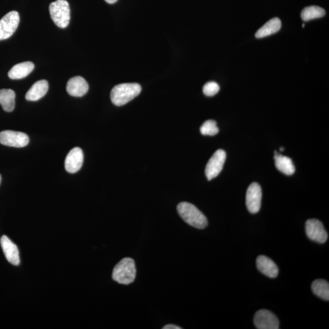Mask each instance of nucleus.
Instances as JSON below:
<instances>
[{
	"instance_id": "f257e3e1",
	"label": "nucleus",
	"mask_w": 329,
	"mask_h": 329,
	"mask_svg": "<svg viewBox=\"0 0 329 329\" xmlns=\"http://www.w3.org/2000/svg\"><path fill=\"white\" fill-rule=\"evenodd\" d=\"M177 210L182 219L193 227L202 229L208 224L206 216L192 204L180 203L177 206Z\"/></svg>"
},
{
	"instance_id": "f03ea898",
	"label": "nucleus",
	"mask_w": 329,
	"mask_h": 329,
	"mask_svg": "<svg viewBox=\"0 0 329 329\" xmlns=\"http://www.w3.org/2000/svg\"><path fill=\"white\" fill-rule=\"evenodd\" d=\"M142 87L137 83H124L113 87L110 93V99L113 105L121 106L131 102L140 94Z\"/></svg>"
},
{
	"instance_id": "7ed1b4c3",
	"label": "nucleus",
	"mask_w": 329,
	"mask_h": 329,
	"mask_svg": "<svg viewBox=\"0 0 329 329\" xmlns=\"http://www.w3.org/2000/svg\"><path fill=\"white\" fill-rule=\"evenodd\" d=\"M136 277V269L133 259L124 258L116 265L112 272V278L120 284L128 285L134 282Z\"/></svg>"
},
{
	"instance_id": "20e7f679",
	"label": "nucleus",
	"mask_w": 329,
	"mask_h": 329,
	"mask_svg": "<svg viewBox=\"0 0 329 329\" xmlns=\"http://www.w3.org/2000/svg\"><path fill=\"white\" fill-rule=\"evenodd\" d=\"M50 15L58 27H67L70 20V5L66 0H57L50 5Z\"/></svg>"
},
{
	"instance_id": "39448f33",
	"label": "nucleus",
	"mask_w": 329,
	"mask_h": 329,
	"mask_svg": "<svg viewBox=\"0 0 329 329\" xmlns=\"http://www.w3.org/2000/svg\"><path fill=\"white\" fill-rule=\"evenodd\" d=\"M20 22L18 12L13 10L0 20V41L9 39L17 30Z\"/></svg>"
},
{
	"instance_id": "423d86ee",
	"label": "nucleus",
	"mask_w": 329,
	"mask_h": 329,
	"mask_svg": "<svg viewBox=\"0 0 329 329\" xmlns=\"http://www.w3.org/2000/svg\"><path fill=\"white\" fill-rule=\"evenodd\" d=\"M226 153L222 150H219L214 154L207 164L205 172L207 178L211 180L219 176L223 168Z\"/></svg>"
},
{
	"instance_id": "0eeeda50",
	"label": "nucleus",
	"mask_w": 329,
	"mask_h": 329,
	"mask_svg": "<svg viewBox=\"0 0 329 329\" xmlns=\"http://www.w3.org/2000/svg\"><path fill=\"white\" fill-rule=\"evenodd\" d=\"M0 143L7 147L23 148L28 145L29 137L23 132L7 130L0 132Z\"/></svg>"
},
{
	"instance_id": "6e6552de",
	"label": "nucleus",
	"mask_w": 329,
	"mask_h": 329,
	"mask_svg": "<svg viewBox=\"0 0 329 329\" xmlns=\"http://www.w3.org/2000/svg\"><path fill=\"white\" fill-rule=\"evenodd\" d=\"M262 192L261 187L256 182L249 185L247 190L246 204L248 211L257 214L261 208Z\"/></svg>"
},
{
	"instance_id": "1a4fd4ad",
	"label": "nucleus",
	"mask_w": 329,
	"mask_h": 329,
	"mask_svg": "<svg viewBox=\"0 0 329 329\" xmlns=\"http://www.w3.org/2000/svg\"><path fill=\"white\" fill-rule=\"evenodd\" d=\"M306 231L307 237L316 242L325 243L328 240V232L322 222L318 219L308 220L306 224Z\"/></svg>"
},
{
	"instance_id": "9d476101",
	"label": "nucleus",
	"mask_w": 329,
	"mask_h": 329,
	"mask_svg": "<svg viewBox=\"0 0 329 329\" xmlns=\"http://www.w3.org/2000/svg\"><path fill=\"white\" fill-rule=\"evenodd\" d=\"M254 323L259 329H279V322L274 314L267 310H261L254 316Z\"/></svg>"
},
{
	"instance_id": "9b49d317",
	"label": "nucleus",
	"mask_w": 329,
	"mask_h": 329,
	"mask_svg": "<svg viewBox=\"0 0 329 329\" xmlns=\"http://www.w3.org/2000/svg\"><path fill=\"white\" fill-rule=\"evenodd\" d=\"M2 251L7 261L15 266L20 264L19 251L17 246L6 235H3L0 239Z\"/></svg>"
},
{
	"instance_id": "f8f14e48",
	"label": "nucleus",
	"mask_w": 329,
	"mask_h": 329,
	"mask_svg": "<svg viewBox=\"0 0 329 329\" xmlns=\"http://www.w3.org/2000/svg\"><path fill=\"white\" fill-rule=\"evenodd\" d=\"M84 161V154L81 148H75L70 150L65 161L66 171L75 173L81 168Z\"/></svg>"
},
{
	"instance_id": "ddd939ff",
	"label": "nucleus",
	"mask_w": 329,
	"mask_h": 329,
	"mask_svg": "<svg viewBox=\"0 0 329 329\" xmlns=\"http://www.w3.org/2000/svg\"><path fill=\"white\" fill-rule=\"evenodd\" d=\"M89 90V84L81 76H75L69 79L67 84V91L71 96L81 97Z\"/></svg>"
},
{
	"instance_id": "4468645a",
	"label": "nucleus",
	"mask_w": 329,
	"mask_h": 329,
	"mask_svg": "<svg viewBox=\"0 0 329 329\" xmlns=\"http://www.w3.org/2000/svg\"><path fill=\"white\" fill-rule=\"evenodd\" d=\"M257 267L263 274L270 278H275L278 274V269L272 259L265 256L257 257Z\"/></svg>"
},
{
	"instance_id": "2eb2a0df",
	"label": "nucleus",
	"mask_w": 329,
	"mask_h": 329,
	"mask_svg": "<svg viewBox=\"0 0 329 329\" xmlns=\"http://www.w3.org/2000/svg\"><path fill=\"white\" fill-rule=\"evenodd\" d=\"M49 90V83L46 80H40L34 83L26 94V99L36 102L43 98Z\"/></svg>"
},
{
	"instance_id": "dca6fc26",
	"label": "nucleus",
	"mask_w": 329,
	"mask_h": 329,
	"mask_svg": "<svg viewBox=\"0 0 329 329\" xmlns=\"http://www.w3.org/2000/svg\"><path fill=\"white\" fill-rule=\"evenodd\" d=\"M34 68L31 62H24L14 66L8 73V76L11 79H21L30 75Z\"/></svg>"
},
{
	"instance_id": "f3484780",
	"label": "nucleus",
	"mask_w": 329,
	"mask_h": 329,
	"mask_svg": "<svg viewBox=\"0 0 329 329\" xmlns=\"http://www.w3.org/2000/svg\"><path fill=\"white\" fill-rule=\"evenodd\" d=\"M274 158L275 166L278 171L286 175H292L295 172V167L290 158L280 155L277 151L274 152Z\"/></svg>"
},
{
	"instance_id": "a211bd4d",
	"label": "nucleus",
	"mask_w": 329,
	"mask_h": 329,
	"mask_svg": "<svg viewBox=\"0 0 329 329\" xmlns=\"http://www.w3.org/2000/svg\"><path fill=\"white\" fill-rule=\"evenodd\" d=\"M281 26H282V23L279 18H273L257 31L256 37L257 38L261 39L272 35L273 34L277 33L280 30Z\"/></svg>"
},
{
	"instance_id": "6ab92c4d",
	"label": "nucleus",
	"mask_w": 329,
	"mask_h": 329,
	"mask_svg": "<svg viewBox=\"0 0 329 329\" xmlns=\"http://www.w3.org/2000/svg\"><path fill=\"white\" fill-rule=\"evenodd\" d=\"M0 105L7 112L14 110L15 106V94L11 89L0 90Z\"/></svg>"
},
{
	"instance_id": "aec40b11",
	"label": "nucleus",
	"mask_w": 329,
	"mask_h": 329,
	"mask_svg": "<svg viewBox=\"0 0 329 329\" xmlns=\"http://www.w3.org/2000/svg\"><path fill=\"white\" fill-rule=\"evenodd\" d=\"M312 290L315 295L325 301L329 300V284L325 280L317 279L313 282Z\"/></svg>"
},
{
	"instance_id": "412c9836",
	"label": "nucleus",
	"mask_w": 329,
	"mask_h": 329,
	"mask_svg": "<svg viewBox=\"0 0 329 329\" xmlns=\"http://www.w3.org/2000/svg\"><path fill=\"white\" fill-rule=\"evenodd\" d=\"M326 14V10L323 8L311 6L305 7L301 12V18L304 22L324 17Z\"/></svg>"
},
{
	"instance_id": "4be33fe9",
	"label": "nucleus",
	"mask_w": 329,
	"mask_h": 329,
	"mask_svg": "<svg viewBox=\"0 0 329 329\" xmlns=\"http://www.w3.org/2000/svg\"><path fill=\"white\" fill-rule=\"evenodd\" d=\"M200 131L204 135L213 136L219 133V129L216 121L210 120L204 122L201 127Z\"/></svg>"
},
{
	"instance_id": "5701e85b",
	"label": "nucleus",
	"mask_w": 329,
	"mask_h": 329,
	"mask_svg": "<svg viewBox=\"0 0 329 329\" xmlns=\"http://www.w3.org/2000/svg\"><path fill=\"white\" fill-rule=\"evenodd\" d=\"M219 85L216 82H209L204 85L203 87L204 94L208 97H212L218 94L219 92Z\"/></svg>"
},
{
	"instance_id": "b1692460",
	"label": "nucleus",
	"mask_w": 329,
	"mask_h": 329,
	"mask_svg": "<svg viewBox=\"0 0 329 329\" xmlns=\"http://www.w3.org/2000/svg\"><path fill=\"white\" fill-rule=\"evenodd\" d=\"M163 329H181V328L179 327V326H175L173 325H169L164 326L163 328Z\"/></svg>"
},
{
	"instance_id": "393cba45",
	"label": "nucleus",
	"mask_w": 329,
	"mask_h": 329,
	"mask_svg": "<svg viewBox=\"0 0 329 329\" xmlns=\"http://www.w3.org/2000/svg\"><path fill=\"white\" fill-rule=\"evenodd\" d=\"M106 2H108V3L110 4H113L115 3L116 1H118V0H105Z\"/></svg>"
},
{
	"instance_id": "a878e982",
	"label": "nucleus",
	"mask_w": 329,
	"mask_h": 329,
	"mask_svg": "<svg viewBox=\"0 0 329 329\" xmlns=\"http://www.w3.org/2000/svg\"><path fill=\"white\" fill-rule=\"evenodd\" d=\"M280 151H283V150H284V148H283V147H281V148H280Z\"/></svg>"
},
{
	"instance_id": "bb28decb",
	"label": "nucleus",
	"mask_w": 329,
	"mask_h": 329,
	"mask_svg": "<svg viewBox=\"0 0 329 329\" xmlns=\"http://www.w3.org/2000/svg\"><path fill=\"white\" fill-rule=\"evenodd\" d=\"M1 174H0V184H1Z\"/></svg>"
}]
</instances>
